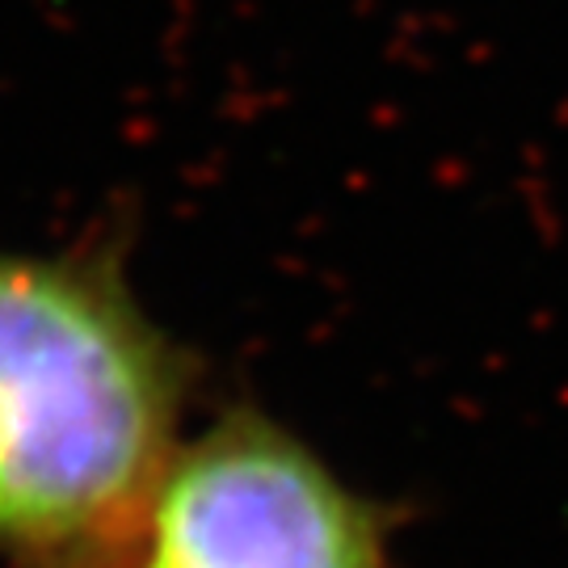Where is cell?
<instances>
[{
	"mask_svg": "<svg viewBox=\"0 0 568 568\" xmlns=\"http://www.w3.org/2000/svg\"><path fill=\"white\" fill-rule=\"evenodd\" d=\"M178 387L110 283L0 257V544L89 551L148 523Z\"/></svg>",
	"mask_w": 568,
	"mask_h": 568,
	"instance_id": "cell-1",
	"label": "cell"
},
{
	"mask_svg": "<svg viewBox=\"0 0 568 568\" xmlns=\"http://www.w3.org/2000/svg\"><path fill=\"white\" fill-rule=\"evenodd\" d=\"M143 568H384L375 518L265 422L211 429L164 471Z\"/></svg>",
	"mask_w": 568,
	"mask_h": 568,
	"instance_id": "cell-2",
	"label": "cell"
}]
</instances>
